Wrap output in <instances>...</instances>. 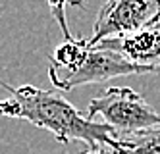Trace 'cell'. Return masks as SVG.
I'll return each mask as SVG.
<instances>
[{
  "label": "cell",
  "mask_w": 160,
  "mask_h": 154,
  "mask_svg": "<svg viewBox=\"0 0 160 154\" xmlns=\"http://www.w3.org/2000/svg\"><path fill=\"white\" fill-rule=\"evenodd\" d=\"M0 87L10 92V100H4L0 116L27 120L29 123L50 131L62 145L81 141L89 147V150H116V131L106 123L91 122L60 92L33 85L12 87L4 81H0Z\"/></svg>",
  "instance_id": "1"
},
{
  "label": "cell",
  "mask_w": 160,
  "mask_h": 154,
  "mask_svg": "<svg viewBox=\"0 0 160 154\" xmlns=\"http://www.w3.org/2000/svg\"><path fill=\"white\" fill-rule=\"evenodd\" d=\"M158 75L151 67H141L128 62L118 52H112L100 46H91L89 41L77 60L68 67H56L48 64V77L52 85L60 91H73L75 87L89 85V83H102L112 77L122 75Z\"/></svg>",
  "instance_id": "2"
},
{
  "label": "cell",
  "mask_w": 160,
  "mask_h": 154,
  "mask_svg": "<svg viewBox=\"0 0 160 154\" xmlns=\"http://www.w3.org/2000/svg\"><path fill=\"white\" fill-rule=\"evenodd\" d=\"M85 116L91 122L100 116L104 123L116 131V135L160 127V112H156L139 92L129 87H112L102 97L93 98Z\"/></svg>",
  "instance_id": "3"
},
{
  "label": "cell",
  "mask_w": 160,
  "mask_h": 154,
  "mask_svg": "<svg viewBox=\"0 0 160 154\" xmlns=\"http://www.w3.org/2000/svg\"><path fill=\"white\" fill-rule=\"evenodd\" d=\"M160 0H106L98 10L89 44L158 27Z\"/></svg>",
  "instance_id": "4"
},
{
  "label": "cell",
  "mask_w": 160,
  "mask_h": 154,
  "mask_svg": "<svg viewBox=\"0 0 160 154\" xmlns=\"http://www.w3.org/2000/svg\"><path fill=\"white\" fill-rule=\"evenodd\" d=\"M97 46L118 52L128 62L141 67H151L160 75V27L139 31V33L128 35V37L104 39L97 42Z\"/></svg>",
  "instance_id": "5"
},
{
  "label": "cell",
  "mask_w": 160,
  "mask_h": 154,
  "mask_svg": "<svg viewBox=\"0 0 160 154\" xmlns=\"http://www.w3.org/2000/svg\"><path fill=\"white\" fill-rule=\"evenodd\" d=\"M118 147L112 154H160V127L116 135Z\"/></svg>",
  "instance_id": "6"
},
{
  "label": "cell",
  "mask_w": 160,
  "mask_h": 154,
  "mask_svg": "<svg viewBox=\"0 0 160 154\" xmlns=\"http://www.w3.org/2000/svg\"><path fill=\"white\" fill-rule=\"evenodd\" d=\"M48 8H50V14L54 17V21L58 23V27L64 35L66 41H72L75 39L73 35L70 33V27H68V19H66V0H47Z\"/></svg>",
  "instance_id": "7"
},
{
  "label": "cell",
  "mask_w": 160,
  "mask_h": 154,
  "mask_svg": "<svg viewBox=\"0 0 160 154\" xmlns=\"http://www.w3.org/2000/svg\"><path fill=\"white\" fill-rule=\"evenodd\" d=\"M87 4V0H66V6H73V8H83Z\"/></svg>",
  "instance_id": "8"
},
{
  "label": "cell",
  "mask_w": 160,
  "mask_h": 154,
  "mask_svg": "<svg viewBox=\"0 0 160 154\" xmlns=\"http://www.w3.org/2000/svg\"><path fill=\"white\" fill-rule=\"evenodd\" d=\"M81 154H112L110 150H104V148H98V150H89V152H81Z\"/></svg>",
  "instance_id": "9"
},
{
  "label": "cell",
  "mask_w": 160,
  "mask_h": 154,
  "mask_svg": "<svg viewBox=\"0 0 160 154\" xmlns=\"http://www.w3.org/2000/svg\"><path fill=\"white\" fill-rule=\"evenodd\" d=\"M2 104H4V100H0V108H2Z\"/></svg>",
  "instance_id": "10"
}]
</instances>
